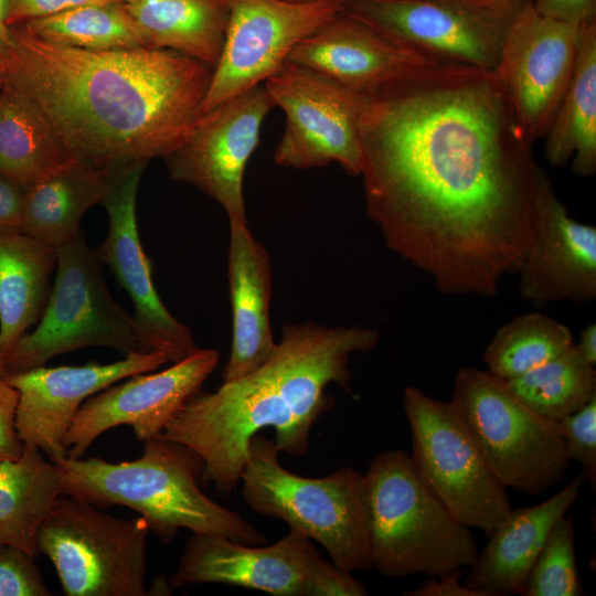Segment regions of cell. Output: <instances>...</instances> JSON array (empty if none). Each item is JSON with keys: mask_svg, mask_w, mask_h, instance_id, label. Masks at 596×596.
I'll list each match as a JSON object with an SVG mask.
<instances>
[{"mask_svg": "<svg viewBox=\"0 0 596 596\" xmlns=\"http://www.w3.org/2000/svg\"><path fill=\"white\" fill-rule=\"evenodd\" d=\"M365 211L448 296L494 297L536 225L541 167L493 71L430 63L359 94Z\"/></svg>", "mask_w": 596, "mask_h": 596, "instance_id": "6da1fadb", "label": "cell"}, {"mask_svg": "<svg viewBox=\"0 0 596 596\" xmlns=\"http://www.w3.org/2000/svg\"><path fill=\"white\" fill-rule=\"evenodd\" d=\"M0 57L8 81L46 113L72 156L111 172L164 158L201 114L213 68L182 53L89 51L10 26Z\"/></svg>", "mask_w": 596, "mask_h": 596, "instance_id": "7a4b0ae2", "label": "cell"}, {"mask_svg": "<svg viewBox=\"0 0 596 596\" xmlns=\"http://www.w3.org/2000/svg\"><path fill=\"white\" fill-rule=\"evenodd\" d=\"M380 332L359 326L285 324L281 340L254 371L214 392L191 395L159 437L192 449L204 482L228 496L241 481L253 436L273 427L280 453L309 450L316 422L333 407L331 384L350 392V355L376 347Z\"/></svg>", "mask_w": 596, "mask_h": 596, "instance_id": "3957f363", "label": "cell"}, {"mask_svg": "<svg viewBox=\"0 0 596 596\" xmlns=\"http://www.w3.org/2000/svg\"><path fill=\"white\" fill-rule=\"evenodd\" d=\"M55 464L62 494L98 508H130L163 543L171 542L181 529L221 534L246 545L267 542L242 515L203 493L200 482L204 464L178 441L159 436L148 439L143 441L142 455L129 461L65 457Z\"/></svg>", "mask_w": 596, "mask_h": 596, "instance_id": "277c9868", "label": "cell"}, {"mask_svg": "<svg viewBox=\"0 0 596 596\" xmlns=\"http://www.w3.org/2000/svg\"><path fill=\"white\" fill-rule=\"evenodd\" d=\"M373 568L386 577H439L478 554L471 528L432 491L403 449L379 453L364 473Z\"/></svg>", "mask_w": 596, "mask_h": 596, "instance_id": "5b68a950", "label": "cell"}, {"mask_svg": "<svg viewBox=\"0 0 596 596\" xmlns=\"http://www.w3.org/2000/svg\"><path fill=\"white\" fill-rule=\"evenodd\" d=\"M279 453L265 434L249 440L241 476L246 504L318 542L339 568L371 571L364 475L342 467L326 477H302L283 467Z\"/></svg>", "mask_w": 596, "mask_h": 596, "instance_id": "8992f818", "label": "cell"}, {"mask_svg": "<svg viewBox=\"0 0 596 596\" xmlns=\"http://www.w3.org/2000/svg\"><path fill=\"white\" fill-rule=\"evenodd\" d=\"M56 252V277L49 301L35 330L26 332L4 358L9 375L88 347L111 348L124 356L162 352L171 362L166 342L115 301L103 264L82 230Z\"/></svg>", "mask_w": 596, "mask_h": 596, "instance_id": "52a82bcc", "label": "cell"}, {"mask_svg": "<svg viewBox=\"0 0 596 596\" xmlns=\"http://www.w3.org/2000/svg\"><path fill=\"white\" fill-rule=\"evenodd\" d=\"M450 402L504 488L540 496L564 479L571 460L558 423L528 407L503 380L459 369Z\"/></svg>", "mask_w": 596, "mask_h": 596, "instance_id": "ba28073f", "label": "cell"}, {"mask_svg": "<svg viewBox=\"0 0 596 596\" xmlns=\"http://www.w3.org/2000/svg\"><path fill=\"white\" fill-rule=\"evenodd\" d=\"M149 528L61 494L36 533L66 596H143Z\"/></svg>", "mask_w": 596, "mask_h": 596, "instance_id": "9c48e42d", "label": "cell"}, {"mask_svg": "<svg viewBox=\"0 0 596 596\" xmlns=\"http://www.w3.org/2000/svg\"><path fill=\"white\" fill-rule=\"evenodd\" d=\"M226 584L274 596H364L352 573L322 557L302 533L289 532L272 545H246L221 534L192 533L170 575L171 588Z\"/></svg>", "mask_w": 596, "mask_h": 596, "instance_id": "30bf717a", "label": "cell"}, {"mask_svg": "<svg viewBox=\"0 0 596 596\" xmlns=\"http://www.w3.org/2000/svg\"><path fill=\"white\" fill-rule=\"evenodd\" d=\"M416 470L451 512L490 535L511 511L507 488L494 476L451 402L416 386L403 393Z\"/></svg>", "mask_w": 596, "mask_h": 596, "instance_id": "8fae6325", "label": "cell"}, {"mask_svg": "<svg viewBox=\"0 0 596 596\" xmlns=\"http://www.w3.org/2000/svg\"><path fill=\"white\" fill-rule=\"evenodd\" d=\"M525 1L344 0L343 12L434 63L494 71Z\"/></svg>", "mask_w": 596, "mask_h": 596, "instance_id": "7c38bea8", "label": "cell"}, {"mask_svg": "<svg viewBox=\"0 0 596 596\" xmlns=\"http://www.w3.org/2000/svg\"><path fill=\"white\" fill-rule=\"evenodd\" d=\"M285 130L274 151L276 164L294 169L338 163L360 175V95L307 66L287 61L264 83Z\"/></svg>", "mask_w": 596, "mask_h": 596, "instance_id": "4fadbf2b", "label": "cell"}, {"mask_svg": "<svg viewBox=\"0 0 596 596\" xmlns=\"http://www.w3.org/2000/svg\"><path fill=\"white\" fill-rule=\"evenodd\" d=\"M227 4L223 49L201 113L264 84L296 45L343 11L344 0H227Z\"/></svg>", "mask_w": 596, "mask_h": 596, "instance_id": "5bb4252c", "label": "cell"}, {"mask_svg": "<svg viewBox=\"0 0 596 596\" xmlns=\"http://www.w3.org/2000/svg\"><path fill=\"white\" fill-rule=\"evenodd\" d=\"M275 107L264 84L201 113L185 139L164 157L170 178L194 185L247 224L243 181L267 114Z\"/></svg>", "mask_w": 596, "mask_h": 596, "instance_id": "9a60e30c", "label": "cell"}, {"mask_svg": "<svg viewBox=\"0 0 596 596\" xmlns=\"http://www.w3.org/2000/svg\"><path fill=\"white\" fill-rule=\"evenodd\" d=\"M582 24L543 15L528 0L508 29L493 72L531 142L545 136L565 95Z\"/></svg>", "mask_w": 596, "mask_h": 596, "instance_id": "2e32d148", "label": "cell"}, {"mask_svg": "<svg viewBox=\"0 0 596 596\" xmlns=\"http://www.w3.org/2000/svg\"><path fill=\"white\" fill-rule=\"evenodd\" d=\"M220 354L198 349L166 370L138 373L88 397L75 415L63 445L67 457L82 458L98 436L128 425L139 441L160 435L184 402L214 371Z\"/></svg>", "mask_w": 596, "mask_h": 596, "instance_id": "e0dca14e", "label": "cell"}, {"mask_svg": "<svg viewBox=\"0 0 596 596\" xmlns=\"http://www.w3.org/2000/svg\"><path fill=\"white\" fill-rule=\"evenodd\" d=\"M514 275L521 298L536 307L596 299V227L570 215L543 169L534 236Z\"/></svg>", "mask_w": 596, "mask_h": 596, "instance_id": "ac0fdd59", "label": "cell"}, {"mask_svg": "<svg viewBox=\"0 0 596 596\" xmlns=\"http://www.w3.org/2000/svg\"><path fill=\"white\" fill-rule=\"evenodd\" d=\"M168 362L162 352L131 353L109 364L43 365L10 374L6 380L19 392L15 426L20 439L40 448L51 461L67 457L65 434L88 397Z\"/></svg>", "mask_w": 596, "mask_h": 596, "instance_id": "d6986e66", "label": "cell"}, {"mask_svg": "<svg viewBox=\"0 0 596 596\" xmlns=\"http://www.w3.org/2000/svg\"><path fill=\"white\" fill-rule=\"evenodd\" d=\"M148 162H136L109 174L102 202L108 214V233L95 249L117 283L130 296L135 317L168 345L171 362L183 360L199 348L191 329L175 319L161 301L152 281V264L140 242L136 202Z\"/></svg>", "mask_w": 596, "mask_h": 596, "instance_id": "ffe728a7", "label": "cell"}, {"mask_svg": "<svg viewBox=\"0 0 596 596\" xmlns=\"http://www.w3.org/2000/svg\"><path fill=\"white\" fill-rule=\"evenodd\" d=\"M287 61L315 70L358 94L434 63L343 11L296 45Z\"/></svg>", "mask_w": 596, "mask_h": 596, "instance_id": "44dd1931", "label": "cell"}, {"mask_svg": "<svg viewBox=\"0 0 596 596\" xmlns=\"http://www.w3.org/2000/svg\"><path fill=\"white\" fill-rule=\"evenodd\" d=\"M227 278L232 345L223 366V382L235 381L254 371L276 347L269 320L270 259L247 224L230 223Z\"/></svg>", "mask_w": 596, "mask_h": 596, "instance_id": "7402d4cb", "label": "cell"}, {"mask_svg": "<svg viewBox=\"0 0 596 596\" xmlns=\"http://www.w3.org/2000/svg\"><path fill=\"white\" fill-rule=\"evenodd\" d=\"M585 482L581 473L547 500L511 509L488 535L462 584L483 596L519 595L550 531L574 505Z\"/></svg>", "mask_w": 596, "mask_h": 596, "instance_id": "603a6c76", "label": "cell"}, {"mask_svg": "<svg viewBox=\"0 0 596 596\" xmlns=\"http://www.w3.org/2000/svg\"><path fill=\"white\" fill-rule=\"evenodd\" d=\"M56 247L21 232L0 234V352L6 358L49 301Z\"/></svg>", "mask_w": 596, "mask_h": 596, "instance_id": "cb8c5ba5", "label": "cell"}, {"mask_svg": "<svg viewBox=\"0 0 596 596\" xmlns=\"http://www.w3.org/2000/svg\"><path fill=\"white\" fill-rule=\"evenodd\" d=\"M103 169L74 158L60 170L28 187L21 233L58 247L81 231L85 212L102 203L109 185Z\"/></svg>", "mask_w": 596, "mask_h": 596, "instance_id": "d4e9b609", "label": "cell"}, {"mask_svg": "<svg viewBox=\"0 0 596 596\" xmlns=\"http://www.w3.org/2000/svg\"><path fill=\"white\" fill-rule=\"evenodd\" d=\"M545 136L553 167L571 162L583 178L596 172V19L582 24L573 74Z\"/></svg>", "mask_w": 596, "mask_h": 596, "instance_id": "484cf974", "label": "cell"}, {"mask_svg": "<svg viewBox=\"0 0 596 596\" xmlns=\"http://www.w3.org/2000/svg\"><path fill=\"white\" fill-rule=\"evenodd\" d=\"M72 159L42 107L6 78L0 94V173L31 185Z\"/></svg>", "mask_w": 596, "mask_h": 596, "instance_id": "4316f807", "label": "cell"}, {"mask_svg": "<svg viewBox=\"0 0 596 596\" xmlns=\"http://www.w3.org/2000/svg\"><path fill=\"white\" fill-rule=\"evenodd\" d=\"M150 49H164L215 67L227 25V0H125Z\"/></svg>", "mask_w": 596, "mask_h": 596, "instance_id": "83f0119b", "label": "cell"}, {"mask_svg": "<svg viewBox=\"0 0 596 596\" xmlns=\"http://www.w3.org/2000/svg\"><path fill=\"white\" fill-rule=\"evenodd\" d=\"M62 494L55 462L32 444L20 458L0 462V543L35 556L38 530Z\"/></svg>", "mask_w": 596, "mask_h": 596, "instance_id": "f1b7e54d", "label": "cell"}, {"mask_svg": "<svg viewBox=\"0 0 596 596\" xmlns=\"http://www.w3.org/2000/svg\"><path fill=\"white\" fill-rule=\"evenodd\" d=\"M21 26L44 41L89 51L149 47L123 2L81 6Z\"/></svg>", "mask_w": 596, "mask_h": 596, "instance_id": "f546056e", "label": "cell"}, {"mask_svg": "<svg viewBox=\"0 0 596 596\" xmlns=\"http://www.w3.org/2000/svg\"><path fill=\"white\" fill-rule=\"evenodd\" d=\"M508 389L539 415L558 422L596 395V370L575 343L557 356L504 381Z\"/></svg>", "mask_w": 596, "mask_h": 596, "instance_id": "4dcf8cb0", "label": "cell"}, {"mask_svg": "<svg viewBox=\"0 0 596 596\" xmlns=\"http://www.w3.org/2000/svg\"><path fill=\"white\" fill-rule=\"evenodd\" d=\"M574 344L571 329L541 312L519 315L501 326L483 352L488 371L507 381L557 356Z\"/></svg>", "mask_w": 596, "mask_h": 596, "instance_id": "1f68e13d", "label": "cell"}, {"mask_svg": "<svg viewBox=\"0 0 596 596\" xmlns=\"http://www.w3.org/2000/svg\"><path fill=\"white\" fill-rule=\"evenodd\" d=\"M519 595L581 596L572 515L562 517L550 531Z\"/></svg>", "mask_w": 596, "mask_h": 596, "instance_id": "d6a6232c", "label": "cell"}, {"mask_svg": "<svg viewBox=\"0 0 596 596\" xmlns=\"http://www.w3.org/2000/svg\"><path fill=\"white\" fill-rule=\"evenodd\" d=\"M570 460L578 462L582 475L596 489V395L582 408L557 422Z\"/></svg>", "mask_w": 596, "mask_h": 596, "instance_id": "836d02e7", "label": "cell"}, {"mask_svg": "<svg viewBox=\"0 0 596 596\" xmlns=\"http://www.w3.org/2000/svg\"><path fill=\"white\" fill-rule=\"evenodd\" d=\"M34 556L24 550L0 543V596H49Z\"/></svg>", "mask_w": 596, "mask_h": 596, "instance_id": "e575fe53", "label": "cell"}, {"mask_svg": "<svg viewBox=\"0 0 596 596\" xmlns=\"http://www.w3.org/2000/svg\"><path fill=\"white\" fill-rule=\"evenodd\" d=\"M125 0H7L8 26L22 25L32 20L51 17L86 4L124 2Z\"/></svg>", "mask_w": 596, "mask_h": 596, "instance_id": "d590c367", "label": "cell"}, {"mask_svg": "<svg viewBox=\"0 0 596 596\" xmlns=\"http://www.w3.org/2000/svg\"><path fill=\"white\" fill-rule=\"evenodd\" d=\"M19 392L0 377V462L21 457L24 443L17 432Z\"/></svg>", "mask_w": 596, "mask_h": 596, "instance_id": "8d00e7d4", "label": "cell"}, {"mask_svg": "<svg viewBox=\"0 0 596 596\" xmlns=\"http://www.w3.org/2000/svg\"><path fill=\"white\" fill-rule=\"evenodd\" d=\"M28 187L0 173V234L21 232Z\"/></svg>", "mask_w": 596, "mask_h": 596, "instance_id": "74e56055", "label": "cell"}, {"mask_svg": "<svg viewBox=\"0 0 596 596\" xmlns=\"http://www.w3.org/2000/svg\"><path fill=\"white\" fill-rule=\"evenodd\" d=\"M543 15L582 24L596 19V0H531Z\"/></svg>", "mask_w": 596, "mask_h": 596, "instance_id": "f35d334b", "label": "cell"}, {"mask_svg": "<svg viewBox=\"0 0 596 596\" xmlns=\"http://www.w3.org/2000/svg\"><path fill=\"white\" fill-rule=\"evenodd\" d=\"M467 571L458 568L439 577H429L423 584L411 590H405V596H483L481 593L466 587L460 579Z\"/></svg>", "mask_w": 596, "mask_h": 596, "instance_id": "ab89813d", "label": "cell"}, {"mask_svg": "<svg viewBox=\"0 0 596 596\" xmlns=\"http://www.w3.org/2000/svg\"><path fill=\"white\" fill-rule=\"evenodd\" d=\"M575 347L582 356L590 364H596V324L590 323L578 333Z\"/></svg>", "mask_w": 596, "mask_h": 596, "instance_id": "60d3db41", "label": "cell"}, {"mask_svg": "<svg viewBox=\"0 0 596 596\" xmlns=\"http://www.w3.org/2000/svg\"><path fill=\"white\" fill-rule=\"evenodd\" d=\"M7 0H0V57L11 45L10 26L6 22Z\"/></svg>", "mask_w": 596, "mask_h": 596, "instance_id": "b9f144b4", "label": "cell"}, {"mask_svg": "<svg viewBox=\"0 0 596 596\" xmlns=\"http://www.w3.org/2000/svg\"><path fill=\"white\" fill-rule=\"evenodd\" d=\"M8 375L9 374H8V371H7V368H6L4 356L0 352V377L7 379Z\"/></svg>", "mask_w": 596, "mask_h": 596, "instance_id": "7bdbcfd3", "label": "cell"}, {"mask_svg": "<svg viewBox=\"0 0 596 596\" xmlns=\"http://www.w3.org/2000/svg\"><path fill=\"white\" fill-rule=\"evenodd\" d=\"M4 82H6V76H4L3 70H2V67L0 65V94H1L2 87L4 85Z\"/></svg>", "mask_w": 596, "mask_h": 596, "instance_id": "ee69618b", "label": "cell"}, {"mask_svg": "<svg viewBox=\"0 0 596 596\" xmlns=\"http://www.w3.org/2000/svg\"><path fill=\"white\" fill-rule=\"evenodd\" d=\"M286 1H291V2H305V1H312V0H286Z\"/></svg>", "mask_w": 596, "mask_h": 596, "instance_id": "f6af8a7d", "label": "cell"}]
</instances>
